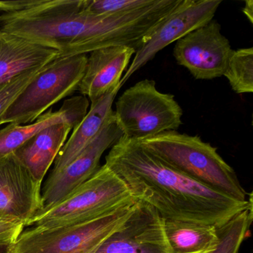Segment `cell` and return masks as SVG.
Wrapping results in <instances>:
<instances>
[{
	"instance_id": "obj_1",
	"label": "cell",
	"mask_w": 253,
	"mask_h": 253,
	"mask_svg": "<svg viewBox=\"0 0 253 253\" xmlns=\"http://www.w3.org/2000/svg\"><path fill=\"white\" fill-rule=\"evenodd\" d=\"M125 183L131 196L152 206L164 220L221 227L253 206V193L239 201L179 172L123 136L106 156V164Z\"/></svg>"
},
{
	"instance_id": "obj_2",
	"label": "cell",
	"mask_w": 253,
	"mask_h": 253,
	"mask_svg": "<svg viewBox=\"0 0 253 253\" xmlns=\"http://www.w3.org/2000/svg\"><path fill=\"white\" fill-rule=\"evenodd\" d=\"M137 141L189 178L237 201L248 199L235 170L219 155L217 148L198 136L169 131Z\"/></svg>"
},
{
	"instance_id": "obj_3",
	"label": "cell",
	"mask_w": 253,
	"mask_h": 253,
	"mask_svg": "<svg viewBox=\"0 0 253 253\" xmlns=\"http://www.w3.org/2000/svg\"><path fill=\"white\" fill-rule=\"evenodd\" d=\"M135 198L95 218L48 228L31 226L20 233L11 253H95L129 217Z\"/></svg>"
},
{
	"instance_id": "obj_4",
	"label": "cell",
	"mask_w": 253,
	"mask_h": 253,
	"mask_svg": "<svg viewBox=\"0 0 253 253\" xmlns=\"http://www.w3.org/2000/svg\"><path fill=\"white\" fill-rule=\"evenodd\" d=\"M133 198L121 177L104 164L67 198L38 213L28 226L48 228L85 221Z\"/></svg>"
},
{
	"instance_id": "obj_5",
	"label": "cell",
	"mask_w": 253,
	"mask_h": 253,
	"mask_svg": "<svg viewBox=\"0 0 253 253\" xmlns=\"http://www.w3.org/2000/svg\"><path fill=\"white\" fill-rule=\"evenodd\" d=\"M114 112L124 137L134 140L176 131L183 116L174 95L158 91L155 81L148 79L126 90Z\"/></svg>"
},
{
	"instance_id": "obj_6",
	"label": "cell",
	"mask_w": 253,
	"mask_h": 253,
	"mask_svg": "<svg viewBox=\"0 0 253 253\" xmlns=\"http://www.w3.org/2000/svg\"><path fill=\"white\" fill-rule=\"evenodd\" d=\"M87 60V54H80L47 64L5 112L2 124L34 122L48 108L73 94L84 78Z\"/></svg>"
},
{
	"instance_id": "obj_7",
	"label": "cell",
	"mask_w": 253,
	"mask_h": 253,
	"mask_svg": "<svg viewBox=\"0 0 253 253\" xmlns=\"http://www.w3.org/2000/svg\"><path fill=\"white\" fill-rule=\"evenodd\" d=\"M124 136L115 112L108 118L96 138L70 164L58 171H51L42 189V210L67 198L100 168L103 153ZM41 210V211H42Z\"/></svg>"
},
{
	"instance_id": "obj_8",
	"label": "cell",
	"mask_w": 253,
	"mask_h": 253,
	"mask_svg": "<svg viewBox=\"0 0 253 253\" xmlns=\"http://www.w3.org/2000/svg\"><path fill=\"white\" fill-rule=\"evenodd\" d=\"M221 0H181L172 12L136 51L129 67L122 77L120 87L137 70L152 60L161 50L213 20Z\"/></svg>"
},
{
	"instance_id": "obj_9",
	"label": "cell",
	"mask_w": 253,
	"mask_h": 253,
	"mask_svg": "<svg viewBox=\"0 0 253 253\" xmlns=\"http://www.w3.org/2000/svg\"><path fill=\"white\" fill-rule=\"evenodd\" d=\"M220 30L218 22L212 20L176 42L173 54L177 64L188 69L195 79L223 76L233 50Z\"/></svg>"
},
{
	"instance_id": "obj_10",
	"label": "cell",
	"mask_w": 253,
	"mask_h": 253,
	"mask_svg": "<svg viewBox=\"0 0 253 253\" xmlns=\"http://www.w3.org/2000/svg\"><path fill=\"white\" fill-rule=\"evenodd\" d=\"M95 253H174L164 229V219L152 206L137 200L129 217Z\"/></svg>"
},
{
	"instance_id": "obj_11",
	"label": "cell",
	"mask_w": 253,
	"mask_h": 253,
	"mask_svg": "<svg viewBox=\"0 0 253 253\" xmlns=\"http://www.w3.org/2000/svg\"><path fill=\"white\" fill-rule=\"evenodd\" d=\"M41 185L14 153L0 158V221L28 226L42 210Z\"/></svg>"
},
{
	"instance_id": "obj_12",
	"label": "cell",
	"mask_w": 253,
	"mask_h": 253,
	"mask_svg": "<svg viewBox=\"0 0 253 253\" xmlns=\"http://www.w3.org/2000/svg\"><path fill=\"white\" fill-rule=\"evenodd\" d=\"M136 51L126 46L109 47L90 53L84 78L78 87L81 95L94 102L120 89L123 72Z\"/></svg>"
},
{
	"instance_id": "obj_13",
	"label": "cell",
	"mask_w": 253,
	"mask_h": 253,
	"mask_svg": "<svg viewBox=\"0 0 253 253\" xmlns=\"http://www.w3.org/2000/svg\"><path fill=\"white\" fill-rule=\"evenodd\" d=\"M58 57L57 50L0 29V84Z\"/></svg>"
},
{
	"instance_id": "obj_14",
	"label": "cell",
	"mask_w": 253,
	"mask_h": 253,
	"mask_svg": "<svg viewBox=\"0 0 253 253\" xmlns=\"http://www.w3.org/2000/svg\"><path fill=\"white\" fill-rule=\"evenodd\" d=\"M72 130L67 123L50 126L29 139L14 155L30 171L34 178L42 183Z\"/></svg>"
},
{
	"instance_id": "obj_15",
	"label": "cell",
	"mask_w": 253,
	"mask_h": 253,
	"mask_svg": "<svg viewBox=\"0 0 253 253\" xmlns=\"http://www.w3.org/2000/svg\"><path fill=\"white\" fill-rule=\"evenodd\" d=\"M118 91L119 89L115 90L91 102L90 110L81 124L74 128L72 135L59 152L54 161L53 172L65 168L98 135L114 112L112 104Z\"/></svg>"
},
{
	"instance_id": "obj_16",
	"label": "cell",
	"mask_w": 253,
	"mask_h": 253,
	"mask_svg": "<svg viewBox=\"0 0 253 253\" xmlns=\"http://www.w3.org/2000/svg\"><path fill=\"white\" fill-rule=\"evenodd\" d=\"M164 229L174 253H209L220 242L217 228L213 225L164 220Z\"/></svg>"
},
{
	"instance_id": "obj_17",
	"label": "cell",
	"mask_w": 253,
	"mask_h": 253,
	"mask_svg": "<svg viewBox=\"0 0 253 253\" xmlns=\"http://www.w3.org/2000/svg\"><path fill=\"white\" fill-rule=\"evenodd\" d=\"M63 122L68 124L64 113L60 109L57 112H53L51 109L38 118L36 122L29 125L9 124L5 128L0 129V158L14 153L29 139L44 128Z\"/></svg>"
},
{
	"instance_id": "obj_18",
	"label": "cell",
	"mask_w": 253,
	"mask_h": 253,
	"mask_svg": "<svg viewBox=\"0 0 253 253\" xmlns=\"http://www.w3.org/2000/svg\"><path fill=\"white\" fill-rule=\"evenodd\" d=\"M223 76L237 94L253 91V48L232 51Z\"/></svg>"
},
{
	"instance_id": "obj_19",
	"label": "cell",
	"mask_w": 253,
	"mask_h": 253,
	"mask_svg": "<svg viewBox=\"0 0 253 253\" xmlns=\"http://www.w3.org/2000/svg\"><path fill=\"white\" fill-rule=\"evenodd\" d=\"M253 222V206L239 213L221 227L217 228L218 246L209 253H238Z\"/></svg>"
},
{
	"instance_id": "obj_20",
	"label": "cell",
	"mask_w": 253,
	"mask_h": 253,
	"mask_svg": "<svg viewBox=\"0 0 253 253\" xmlns=\"http://www.w3.org/2000/svg\"><path fill=\"white\" fill-rule=\"evenodd\" d=\"M45 66L25 72L0 84V126L2 125V117L5 112Z\"/></svg>"
},
{
	"instance_id": "obj_21",
	"label": "cell",
	"mask_w": 253,
	"mask_h": 253,
	"mask_svg": "<svg viewBox=\"0 0 253 253\" xmlns=\"http://www.w3.org/2000/svg\"><path fill=\"white\" fill-rule=\"evenodd\" d=\"M155 0H83V10L89 14H115L149 6Z\"/></svg>"
},
{
	"instance_id": "obj_22",
	"label": "cell",
	"mask_w": 253,
	"mask_h": 253,
	"mask_svg": "<svg viewBox=\"0 0 253 253\" xmlns=\"http://www.w3.org/2000/svg\"><path fill=\"white\" fill-rule=\"evenodd\" d=\"M25 227L20 221H0V242L15 241Z\"/></svg>"
},
{
	"instance_id": "obj_23",
	"label": "cell",
	"mask_w": 253,
	"mask_h": 253,
	"mask_svg": "<svg viewBox=\"0 0 253 253\" xmlns=\"http://www.w3.org/2000/svg\"><path fill=\"white\" fill-rule=\"evenodd\" d=\"M243 13L245 14L251 24H253V1L247 0L245 2L244 8L242 9Z\"/></svg>"
},
{
	"instance_id": "obj_24",
	"label": "cell",
	"mask_w": 253,
	"mask_h": 253,
	"mask_svg": "<svg viewBox=\"0 0 253 253\" xmlns=\"http://www.w3.org/2000/svg\"><path fill=\"white\" fill-rule=\"evenodd\" d=\"M14 242L15 241H1L0 242V253H11Z\"/></svg>"
}]
</instances>
